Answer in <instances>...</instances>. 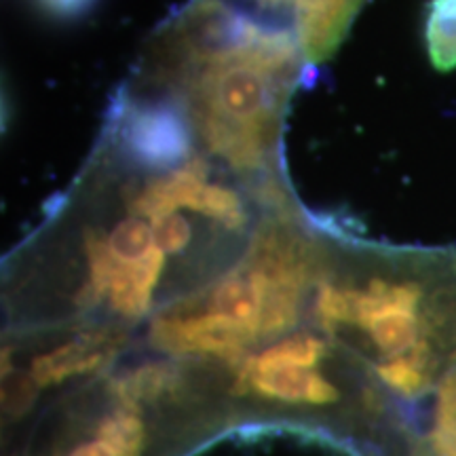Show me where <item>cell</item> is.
I'll return each instance as SVG.
<instances>
[{"mask_svg": "<svg viewBox=\"0 0 456 456\" xmlns=\"http://www.w3.org/2000/svg\"><path fill=\"white\" fill-rule=\"evenodd\" d=\"M112 345L106 336H87V338L68 342L49 355L38 357L32 363V379L37 385H53L72 374L91 372L110 357Z\"/></svg>", "mask_w": 456, "mask_h": 456, "instance_id": "8992f818", "label": "cell"}, {"mask_svg": "<svg viewBox=\"0 0 456 456\" xmlns=\"http://www.w3.org/2000/svg\"><path fill=\"white\" fill-rule=\"evenodd\" d=\"M72 456H112L102 444H85V446L77 448Z\"/></svg>", "mask_w": 456, "mask_h": 456, "instance_id": "9a60e30c", "label": "cell"}, {"mask_svg": "<svg viewBox=\"0 0 456 456\" xmlns=\"http://www.w3.org/2000/svg\"><path fill=\"white\" fill-rule=\"evenodd\" d=\"M34 397V387L30 380L26 379H15L7 385V391H4V406L11 412H24V410L30 406Z\"/></svg>", "mask_w": 456, "mask_h": 456, "instance_id": "4fadbf2b", "label": "cell"}, {"mask_svg": "<svg viewBox=\"0 0 456 456\" xmlns=\"http://www.w3.org/2000/svg\"><path fill=\"white\" fill-rule=\"evenodd\" d=\"M322 355H323L322 342L302 336V338L285 340V342H281V345L265 351L260 357L252 359L248 366H252V368H271V366L306 368V366H313V363H315Z\"/></svg>", "mask_w": 456, "mask_h": 456, "instance_id": "8fae6325", "label": "cell"}, {"mask_svg": "<svg viewBox=\"0 0 456 456\" xmlns=\"http://www.w3.org/2000/svg\"><path fill=\"white\" fill-rule=\"evenodd\" d=\"M249 383L256 391L265 395L285 399V402H305V403H330L336 402L338 393L330 383L309 370L298 366H271L252 368L248 366Z\"/></svg>", "mask_w": 456, "mask_h": 456, "instance_id": "5b68a950", "label": "cell"}, {"mask_svg": "<svg viewBox=\"0 0 456 456\" xmlns=\"http://www.w3.org/2000/svg\"><path fill=\"white\" fill-rule=\"evenodd\" d=\"M125 208H127V216H125L123 220L114 222L108 232L87 231L89 235L98 237L100 241L104 243L108 254H110V258L114 260V266H117V273L118 269H123V266L138 265V262L151 258L152 254L161 252L157 245L155 232V224L159 218H152V216L135 209L134 205L127 201V197H125ZM117 273H114V275H117ZM108 292H110V289H108Z\"/></svg>", "mask_w": 456, "mask_h": 456, "instance_id": "277c9868", "label": "cell"}, {"mask_svg": "<svg viewBox=\"0 0 456 456\" xmlns=\"http://www.w3.org/2000/svg\"><path fill=\"white\" fill-rule=\"evenodd\" d=\"M254 20L288 32L317 66L336 53L366 0H226Z\"/></svg>", "mask_w": 456, "mask_h": 456, "instance_id": "7a4b0ae2", "label": "cell"}, {"mask_svg": "<svg viewBox=\"0 0 456 456\" xmlns=\"http://www.w3.org/2000/svg\"><path fill=\"white\" fill-rule=\"evenodd\" d=\"M174 385V376L167 368L151 366L144 370H138L135 374L123 379L117 385V393L123 397V402L138 403L142 399H155L167 391Z\"/></svg>", "mask_w": 456, "mask_h": 456, "instance_id": "7c38bea8", "label": "cell"}, {"mask_svg": "<svg viewBox=\"0 0 456 456\" xmlns=\"http://www.w3.org/2000/svg\"><path fill=\"white\" fill-rule=\"evenodd\" d=\"M254 328L232 322V319L216 315L192 317L186 322L161 319L152 326V342L165 351L186 353H218V355H237L254 336Z\"/></svg>", "mask_w": 456, "mask_h": 456, "instance_id": "3957f363", "label": "cell"}, {"mask_svg": "<svg viewBox=\"0 0 456 456\" xmlns=\"http://www.w3.org/2000/svg\"><path fill=\"white\" fill-rule=\"evenodd\" d=\"M98 444L112 456H140L144 448V427L135 414L117 412L100 425Z\"/></svg>", "mask_w": 456, "mask_h": 456, "instance_id": "30bf717a", "label": "cell"}, {"mask_svg": "<svg viewBox=\"0 0 456 456\" xmlns=\"http://www.w3.org/2000/svg\"><path fill=\"white\" fill-rule=\"evenodd\" d=\"M306 68L288 32L226 0H188L148 38L127 81L178 108L208 155L269 175Z\"/></svg>", "mask_w": 456, "mask_h": 456, "instance_id": "6da1fadb", "label": "cell"}, {"mask_svg": "<svg viewBox=\"0 0 456 456\" xmlns=\"http://www.w3.org/2000/svg\"><path fill=\"white\" fill-rule=\"evenodd\" d=\"M41 3L47 9L55 11V13H77L78 9H83L91 0H41Z\"/></svg>", "mask_w": 456, "mask_h": 456, "instance_id": "5bb4252c", "label": "cell"}, {"mask_svg": "<svg viewBox=\"0 0 456 456\" xmlns=\"http://www.w3.org/2000/svg\"><path fill=\"white\" fill-rule=\"evenodd\" d=\"M425 37L433 66L437 70L456 68V0H433Z\"/></svg>", "mask_w": 456, "mask_h": 456, "instance_id": "ba28073f", "label": "cell"}, {"mask_svg": "<svg viewBox=\"0 0 456 456\" xmlns=\"http://www.w3.org/2000/svg\"><path fill=\"white\" fill-rule=\"evenodd\" d=\"M212 309L216 315L228 317L232 322L243 323L256 330L260 309V296L252 273L248 271L245 277H232L220 285L214 292ZM258 332V330H256Z\"/></svg>", "mask_w": 456, "mask_h": 456, "instance_id": "9c48e42d", "label": "cell"}, {"mask_svg": "<svg viewBox=\"0 0 456 456\" xmlns=\"http://www.w3.org/2000/svg\"><path fill=\"white\" fill-rule=\"evenodd\" d=\"M165 260H167V256L157 252L151 258L138 262V265L118 269L112 279L110 292H108V298H110L114 309L129 317L142 315L146 311L148 302H151L152 289L157 288L159 279H161Z\"/></svg>", "mask_w": 456, "mask_h": 456, "instance_id": "52a82bcc", "label": "cell"}]
</instances>
